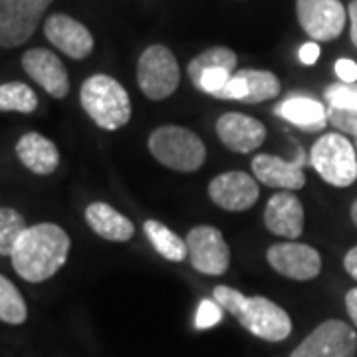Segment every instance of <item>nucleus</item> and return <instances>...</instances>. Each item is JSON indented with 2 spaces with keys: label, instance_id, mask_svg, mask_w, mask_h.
Listing matches in <instances>:
<instances>
[{
  "label": "nucleus",
  "instance_id": "6e6552de",
  "mask_svg": "<svg viewBox=\"0 0 357 357\" xmlns=\"http://www.w3.org/2000/svg\"><path fill=\"white\" fill-rule=\"evenodd\" d=\"M357 333L342 319H326L290 357H356Z\"/></svg>",
  "mask_w": 357,
  "mask_h": 357
},
{
  "label": "nucleus",
  "instance_id": "aec40b11",
  "mask_svg": "<svg viewBox=\"0 0 357 357\" xmlns=\"http://www.w3.org/2000/svg\"><path fill=\"white\" fill-rule=\"evenodd\" d=\"M276 114L306 131H318L328 126V109L324 103L307 96H292L284 100L276 105Z\"/></svg>",
  "mask_w": 357,
  "mask_h": 357
},
{
  "label": "nucleus",
  "instance_id": "72a5a7b5",
  "mask_svg": "<svg viewBox=\"0 0 357 357\" xmlns=\"http://www.w3.org/2000/svg\"><path fill=\"white\" fill-rule=\"evenodd\" d=\"M344 266H345V272L354 278V280H357V244L345 255L344 258Z\"/></svg>",
  "mask_w": 357,
  "mask_h": 357
},
{
  "label": "nucleus",
  "instance_id": "4468645a",
  "mask_svg": "<svg viewBox=\"0 0 357 357\" xmlns=\"http://www.w3.org/2000/svg\"><path fill=\"white\" fill-rule=\"evenodd\" d=\"M22 68L52 98L62 100L70 93V77L62 60L46 48H32L22 56Z\"/></svg>",
  "mask_w": 357,
  "mask_h": 357
},
{
  "label": "nucleus",
  "instance_id": "2f4dec72",
  "mask_svg": "<svg viewBox=\"0 0 357 357\" xmlns=\"http://www.w3.org/2000/svg\"><path fill=\"white\" fill-rule=\"evenodd\" d=\"M319 46L316 44V42H307V44H304L302 48H300V62L304 66H314L316 62L319 60Z\"/></svg>",
  "mask_w": 357,
  "mask_h": 357
},
{
  "label": "nucleus",
  "instance_id": "e433bc0d",
  "mask_svg": "<svg viewBox=\"0 0 357 357\" xmlns=\"http://www.w3.org/2000/svg\"><path fill=\"white\" fill-rule=\"evenodd\" d=\"M356 149H357V133H356Z\"/></svg>",
  "mask_w": 357,
  "mask_h": 357
},
{
  "label": "nucleus",
  "instance_id": "2eb2a0df",
  "mask_svg": "<svg viewBox=\"0 0 357 357\" xmlns=\"http://www.w3.org/2000/svg\"><path fill=\"white\" fill-rule=\"evenodd\" d=\"M44 36L52 46L74 60H84L93 52V36L86 26L68 14H52L44 22Z\"/></svg>",
  "mask_w": 357,
  "mask_h": 357
},
{
  "label": "nucleus",
  "instance_id": "1a4fd4ad",
  "mask_svg": "<svg viewBox=\"0 0 357 357\" xmlns=\"http://www.w3.org/2000/svg\"><path fill=\"white\" fill-rule=\"evenodd\" d=\"M189 260L197 272L208 276H220L230 266V248L222 232L215 227L201 225L189 230L187 238Z\"/></svg>",
  "mask_w": 357,
  "mask_h": 357
},
{
  "label": "nucleus",
  "instance_id": "9d476101",
  "mask_svg": "<svg viewBox=\"0 0 357 357\" xmlns=\"http://www.w3.org/2000/svg\"><path fill=\"white\" fill-rule=\"evenodd\" d=\"M296 14L304 32L318 42L340 38L347 20L340 0H296Z\"/></svg>",
  "mask_w": 357,
  "mask_h": 357
},
{
  "label": "nucleus",
  "instance_id": "5701e85b",
  "mask_svg": "<svg viewBox=\"0 0 357 357\" xmlns=\"http://www.w3.org/2000/svg\"><path fill=\"white\" fill-rule=\"evenodd\" d=\"M236 64H238V58H236L234 52L230 50V48H225V46H215V48H208L203 54H199L197 58H192L191 62H189L187 72H189V77H191L192 84H197L199 77L203 76L206 70L222 68V70L234 72Z\"/></svg>",
  "mask_w": 357,
  "mask_h": 357
},
{
  "label": "nucleus",
  "instance_id": "473e14b6",
  "mask_svg": "<svg viewBox=\"0 0 357 357\" xmlns=\"http://www.w3.org/2000/svg\"><path fill=\"white\" fill-rule=\"evenodd\" d=\"M345 310H347V316L351 318L357 328V288H351L345 294Z\"/></svg>",
  "mask_w": 357,
  "mask_h": 357
},
{
  "label": "nucleus",
  "instance_id": "c85d7f7f",
  "mask_svg": "<svg viewBox=\"0 0 357 357\" xmlns=\"http://www.w3.org/2000/svg\"><path fill=\"white\" fill-rule=\"evenodd\" d=\"M220 318H222V307L218 306L215 300H203L199 310H197L195 328L197 330H208V328L217 326Z\"/></svg>",
  "mask_w": 357,
  "mask_h": 357
},
{
  "label": "nucleus",
  "instance_id": "dca6fc26",
  "mask_svg": "<svg viewBox=\"0 0 357 357\" xmlns=\"http://www.w3.org/2000/svg\"><path fill=\"white\" fill-rule=\"evenodd\" d=\"M218 139L234 153H252L266 139V128L255 117L236 112L220 115L217 121Z\"/></svg>",
  "mask_w": 357,
  "mask_h": 357
},
{
  "label": "nucleus",
  "instance_id": "cd10ccee",
  "mask_svg": "<svg viewBox=\"0 0 357 357\" xmlns=\"http://www.w3.org/2000/svg\"><path fill=\"white\" fill-rule=\"evenodd\" d=\"M234 72H229V70H222V68H217V70H206L203 76L199 77V82L195 84L197 88L208 93V96H217L220 89L225 88L230 82Z\"/></svg>",
  "mask_w": 357,
  "mask_h": 357
},
{
  "label": "nucleus",
  "instance_id": "7ed1b4c3",
  "mask_svg": "<svg viewBox=\"0 0 357 357\" xmlns=\"http://www.w3.org/2000/svg\"><path fill=\"white\" fill-rule=\"evenodd\" d=\"M79 103L98 128L117 131L131 119V100L126 88L112 76H89L79 89Z\"/></svg>",
  "mask_w": 357,
  "mask_h": 357
},
{
  "label": "nucleus",
  "instance_id": "b1692460",
  "mask_svg": "<svg viewBox=\"0 0 357 357\" xmlns=\"http://www.w3.org/2000/svg\"><path fill=\"white\" fill-rule=\"evenodd\" d=\"M38 107V96L22 82H8L0 86V112L32 114Z\"/></svg>",
  "mask_w": 357,
  "mask_h": 357
},
{
  "label": "nucleus",
  "instance_id": "39448f33",
  "mask_svg": "<svg viewBox=\"0 0 357 357\" xmlns=\"http://www.w3.org/2000/svg\"><path fill=\"white\" fill-rule=\"evenodd\" d=\"M310 163L319 177L333 187H351L357 178V155L342 133H324L310 151Z\"/></svg>",
  "mask_w": 357,
  "mask_h": 357
},
{
  "label": "nucleus",
  "instance_id": "4be33fe9",
  "mask_svg": "<svg viewBox=\"0 0 357 357\" xmlns=\"http://www.w3.org/2000/svg\"><path fill=\"white\" fill-rule=\"evenodd\" d=\"M246 84L244 103H262L280 93V79L266 70H238Z\"/></svg>",
  "mask_w": 357,
  "mask_h": 357
},
{
  "label": "nucleus",
  "instance_id": "f03ea898",
  "mask_svg": "<svg viewBox=\"0 0 357 357\" xmlns=\"http://www.w3.org/2000/svg\"><path fill=\"white\" fill-rule=\"evenodd\" d=\"M213 298L218 306L241 321L244 330L264 342H284L292 333L288 312L264 296H244L230 286H217Z\"/></svg>",
  "mask_w": 357,
  "mask_h": 357
},
{
  "label": "nucleus",
  "instance_id": "f8f14e48",
  "mask_svg": "<svg viewBox=\"0 0 357 357\" xmlns=\"http://www.w3.org/2000/svg\"><path fill=\"white\" fill-rule=\"evenodd\" d=\"M208 197L225 211L243 213L255 206L260 197V187L252 175L244 171H229L211 181Z\"/></svg>",
  "mask_w": 357,
  "mask_h": 357
},
{
  "label": "nucleus",
  "instance_id": "423d86ee",
  "mask_svg": "<svg viewBox=\"0 0 357 357\" xmlns=\"http://www.w3.org/2000/svg\"><path fill=\"white\" fill-rule=\"evenodd\" d=\"M181 82V72L175 54L163 44L145 48L137 62V84L139 89L153 102L173 96Z\"/></svg>",
  "mask_w": 357,
  "mask_h": 357
},
{
  "label": "nucleus",
  "instance_id": "7c9ffc66",
  "mask_svg": "<svg viewBox=\"0 0 357 357\" xmlns=\"http://www.w3.org/2000/svg\"><path fill=\"white\" fill-rule=\"evenodd\" d=\"M335 74L345 84H356L357 82V64L354 60L342 58L335 62Z\"/></svg>",
  "mask_w": 357,
  "mask_h": 357
},
{
  "label": "nucleus",
  "instance_id": "f3484780",
  "mask_svg": "<svg viewBox=\"0 0 357 357\" xmlns=\"http://www.w3.org/2000/svg\"><path fill=\"white\" fill-rule=\"evenodd\" d=\"M304 206L294 192H276L266 204L264 225L266 229L284 238H300L304 232Z\"/></svg>",
  "mask_w": 357,
  "mask_h": 357
},
{
  "label": "nucleus",
  "instance_id": "c9c22d12",
  "mask_svg": "<svg viewBox=\"0 0 357 357\" xmlns=\"http://www.w3.org/2000/svg\"><path fill=\"white\" fill-rule=\"evenodd\" d=\"M351 220H354V225L357 227V199L351 204Z\"/></svg>",
  "mask_w": 357,
  "mask_h": 357
},
{
  "label": "nucleus",
  "instance_id": "bb28decb",
  "mask_svg": "<svg viewBox=\"0 0 357 357\" xmlns=\"http://www.w3.org/2000/svg\"><path fill=\"white\" fill-rule=\"evenodd\" d=\"M326 100L333 109L357 112V82L356 84H345V82L332 84L326 89Z\"/></svg>",
  "mask_w": 357,
  "mask_h": 357
},
{
  "label": "nucleus",
  "instance_id": "a878e982",
  "mask_svg": "<svg viewBox=\"0 0 357 357\" xmlns=\"http://www.w3.org/2000/svg\"><path fill=\"white\" fill-rule=\"evenodd\" d=\"M28 229L26 218L10 206H0V256H13L20 236Z\"/></svg>",
  "mask_w": 357,
  "mask_h": 357
},
{
  "label": "nucleus",
  "instance_id": "f257e3e1",
  "mask_svg": "<svg viewBox=\"0 0 357 357\" xmlns=\"http://www.w3.org/2000/svg\"><path fill=\"white\" fill-rule=\"evenodd\" d=\"M72 241L62 227L40 222L24 230L13 250V268L22 280L38 284L52 278L64 266Z\"/></svg>",
  "mask_w": 357,
  "mask_h": 357
},
{
  "label": "nucleus",
  "instance_id": "a211bd4d",
  "mask_svg": "<svg viewBox=\"0 0 357 357\" xmlns=\"http://www.w3.org/2000/svg\"><path fill=\"white\" fill-rule=\"evenodd\" d=\"M16 155L20 163L36 175H52L60 165V151L56 143L34 131L24 133L18 139Z\"/></svg>",
  "mask_w": 357,
  "mask_h": 357
},
{
  "label": "nucleus",
  "instance_id": "ddd939ff",
  "mask_svg": "<svg viewBox=\"0 0 357 357\" xmlns=\"http://www.w3.org/2000/svg\"><path fill=\"white\" fill-rule=\"evenodd\" d=\"M304 163L306 157L302 149H298V157L292 161H286L276 155L260 153L252 159V177L270 189L298 191L306 185Z\"/></svg>",
  "mask_w": 357,
  "mask_h": 357
},
{
  "label": "nucleus",
  "instance_id": "20e7f679",
  "mask_svg": "<svg viewBox=\"0 0 357 357\" xmlns=\"http://www.w3.org/2000/svg\"><path fill=\"white\" fill-rule=\"evenodd\" d=\"M149 151L161 165L178 173L199 171L206 161V147L203 139L181 126H161L149 135Z\"/></svg>",
  "mask_w": 357,
  "mask_h": 357
},
{
  "label": "nucleus",
  "instance_id": "c756f323",
  "mask_svg": "<svg viewBox=\"0 0 357 357\" xmlns=\"http://www.w3.org/2000/svg\"><path fill=\"white\" fill-rule=\"evenodd\" d=\"M328 121L333 128L340 129L342 135H354L357 133V112H347V109H333L328 107Z\"/></svg>",
  "mask_w": 357,
  "mask_h": 357
},
{
  "label": "nucleus",
  "instance_id": "6ab92c4d",
  "mask_svg": "<svg viewBox=\"0 0 357 357\" xmlns=\"http://www.w3.org/2000/svg\"><path fill=\"white\" fill-rule=\"evenodd\" d=\"M86 220L89 229L112 243H128L135 234V227L128 217L117 213L112 204L91 203L86 208Z\"/></svg>",
  "mask_w": 357,
  "mask_h": 357
},
{
  "label": "nucleus",
  "instance_id": "f704fd0d",
  "mask_svg": "<svg viewBox=\"0 0 357 357\" xmlns=\"http://www.w3.org/2000/svg\"><path fill=\"white\" fill-rule=\"evenodd\" d=\"M347 18L351 22V42L357 46V0H351L347 6Z\"/></svg>",
  "mask_w": 357,
  "mask_h": 357
},
{
  "label": "nucleus",
  "instance_id": "9b49d317",
  "mask_svg": "<svg viewBox=\"0 0 357 357\" xmlns=\"http://www.w3.org/2000/svg\"><path fill=\"white\" fill-rule=\"evenodd\" d=\"M266 258L270 266L290 280H314L321 270V256L318 250L302 243L272 244L268 248Z\"/></svg>",
  "mask_w": 357,
  "mask_h": 357
},
{
  "label": "nucleus",
  "instance_id": "393cba45",
  "mask_svg": "<svg viewBox=\"0 0 357 357\" xmlns=\"http://www.w3.org/2000/svg\"><path fill=\"white\" fill-rule=\"evenodd\" d=\"M28 318V307L20 290L0 274V321L20 326Z\"/></svg>",
  "mask_w": 357,
  "mask_h": 357
},
{
  "label": "nucleus",
  "instance_id": "412c9836",
  "mask_svg": "<svg viewBox=\"0 0 357 357\" xmlns=\"http://www.w3.org/2000/svg\"><path fill=\"white\" fill-rule=\"evenodd\" d=\"M143 230L149 238V243L153 244V248L159 255L171 260V262H183L185 258H189V248L185 238H181L178 234H175L171 229H167L163 222L159 220H145Z\"/></svg>",
  "mask_w": 357,
  "mask_h": 357
},
{
  "label": "nucleus",
  "instance_id": "0eeeda50",
  "mask_svg": "<svg viewBox=\"0 0 357 357\" xmlns=\"http://www.w3.org/2000/svg\"><path fill=\"white\" fill-rule=\"evenodd\" d=\"M54 0H0V48L22 46Z\"/></svg>",
  "mask_w": 357,
  "mask_h": 357
}]
</instances>
